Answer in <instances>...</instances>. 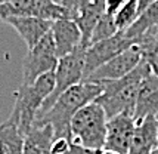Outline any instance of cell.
<instances>
[{
	"instance_id": "7a4b0ae2",
	"label": "cell",
	"mask_w": 158,
	"mask_h": 154,
	"mask_svg": "<svg viewBox=\"0 0 158 154\" xmlns=\"http://www.w3.org/2000/svg\"><path fill=\"white\" fill-rule=\"evenodd\" d=\"M149 73V65L142 61L135 70L123 79L99 83L102 84V93L98 96L95 102L102 107L108 119H112L123 113L135 114L140 83L143 77L148 76Z\"/></svg>"
},
{
	"instance_id": "ac0fdd59",
	"label": "cell",
	"mask_w": 158,
	"mask_h": 154,
	"mask_svg": "<svg viewBox=\"0 0 158 154\" xmlns=\"http://www.w3.org/2000/svg\"><path fill=\"white\" fill-rule=\"evenodd\" d=\"M139 14L140 12H139L138 0H127L126 5L123 6V9L114 16L118 31H126L133 22L138 19Z\"/></svg>"
},
{
	"instance_id": "9a60e30c",
	"label": "cell",
	"mask_w": 158,
	"mask_h": 154,
	"mask_svg": "<svg viewBox=\"0 0 158 154\" xmlns=\"http://www.w3.org/2000/svg\"><path fill=\"white\" fill-rule=\"evenodd\" d=\"M105 11H103V0H92L87 6L81 11V14L78 15L76 19V24L78 25L80 31L83 36L81 46L89 48L90 46V39H92V33L96 27L99 19L103 16Z\"/></svg>"
},
{
	"instance_id": "9c48e42d",
	"label": "cell",
	"mask_w": 158,
	"mask_h": 154,
	"mask_svg": "<svg viewBox=\"0 0 158 154\" xmlns=\"http://www.w3.org/2000/svg\"><path fill=\"white\" fill-rule=\"evenodd\" d=\"M135 127L136 120L130 113H123L112 119H108L105 150L117 154H129L131 139L135 135Z\"/></svg>"
},
{
	"instance_id": "e0dca14e",
	"label": "cell",
	"mask_w": 158,
	"mask_h": 154,
	"mask_svg": "<svg viewBox=\"0 0 158 154\" xmlns=\"http://www.w3.org/2000/svg\"><path fill=\"white\" fill-rule=\"evenodd\" d=\"M158 22V2H155L154 5L145 9L143 12H140L138 16V19L131 24L130 27L124 31V34L127 36L130 40L136 43L138 39H140L142 36L152 28Z\"/></svg>"
},
{
	"instance_id": "4fadbf2b",
	"label": "cell",
	"mask_w": 158,
	"mask_h": 154,
	"mask_svg": "<svg viewBox=\"0 0 158 154\" xmlns=\"http://www.w3.org/2000/svg\"><path fill=\"white\" fill-rule=\"evenodd\" d=\"M158 145V123L157 117H146L136 122L135 135L131 139L129 154H151Z\"/></svg>"
},
{
	"instance_id": "5bb4252c",
	"label": "cell",
	"mask_w": 158,
	"mask_h": 154,
	"mask_svg": "<svg viewBox=\"0 0 158 154\" xmlns=\"http://www.w3.org/2000/svg\"><path fill=\"white\" fill-rule=\"evenodd\" d=\"M55 130L49 123H34L24 136V154H52Z\"/></svg>"
},
{
	"instance_id": "7402d4cb",
	"label": "cell",
	"mask_w": 158,
	"mask_h": 154,
	"mask_svg": "<svg viewBox=\"0 0 158 154\" xmlns=\"http://www.w3.org/2000/svg\"><path fill=\"white\" fill-rule=\"evenodd\" d=\"M102 150H95V148H87L78 145L76 142H69V153L71 154H99Z\"/></svg>"
},
{
	"instance_id": "44dd1931",
	"label": "cell",
	"mask_w": 158,
	"mask_h": 154,
	"mask_svg": "<svg viewBox=\"0 0 158 154\" xmlns=\"http://www.w3.org/2000/svg\"><path fill=\"white\" fill-rule=\"evenodd\" d=\"M69 139H65V138H59V139H55L53 142V147H52V154H65L69 151Z\"/></svg>"
},
{
	"instance_id": "ffe728a7",
	"label": "cell",
	"mask_w": 158,
	"mask_h": 154,
	"mask_svg": "<svg viewBox=\"0 0 158 154\" xmlns=\"http://www.w3.org/2000/svg\"><path fill=\"white\" fill-rule=\"evenodd\" d=\"M127 0H103V11L106 15L115 16L123 9Z\"/></svg>"
},
{
	"instance_id": "4316f807",
	"label": "cell",
	"mask_w": 158,
	"mask_h": 154,
	"mask_svg": "<svg viewBox=\"0 0 158 154\" xmlns=\"http://www.w3.org/2000/svg\"><path fill=\"white\" fill-rule=\"evenodd\" d=\"M12 0H0V5H6V3H10Z\"/></svg>"
},
{
	"instance_id": "83f0119b",
	"label": "cell",
	"mask_w": 158,
	"mask_h": 154,
	"mask_svg": "<svg viewBox=\"0 0 158 154\" xmlns=\"http://www.w3.org/2000/svg\"><path fill=\"white\" fill-rule=\"evenodd\" d=\"M151 154H158V145H157V148H155V150H154Z\"/></svg>"
},
{
	"instance_id": "6da1fadb",
	"label": "cell",
	"mask_w": 158,
	"mask_h": 154,
	"mask_svg": "<svg viewBox=\"0 0 158 154\" xmlns=\"http://www.w3.org/2000/svg\"><path fill=\"white\" fill-rule=\"evenodd\" d=\"M102 93V84L83 80L65 91L56 99L48 113L35 119L34 123H49L55 130V138L71 141V120L83 107L95 102Z\"/></svg>"
},
{
	"instance_id": "277c9868",
	"label": "cell",
	"mask_w": 158,
	"mask_h": 154,
	"mask_svg": "<svg viewBox=\"0 0 158 154\" xmlns=\"http://www.w3.org/2000/svg\"><path fill=\"white\" fill-rule=\"evenodd\" d=\"M108 117L96 102L87 104L71 120V142L95 150L105 148Z\"/></svg>"
},
{
	"instance_id": "d6986e66",
	"label": "cell",
	"mask_w": 158,
	"mask_h": 154,
	"mask_svg": "<svg viewBox=\"0 0 158 154\" xmlns=\"http://www.w3.org/2000/svg\"><path fill=\"white\" fill-rule=\"evenodd\" d=\"M118 33V28L115 25V19L111 15L103 14V16L99 19V22L96 24V27L92 33V39H90V45L98 43L101 40H106L112 36H115Z\"/></svg>"
},
{
	"instance_id": "f546056e",
	"label": "cell",
	"mask_w": 158,
	"mask_h": 154,
	"mask_svg": "<svg viewBox=\"0 0 158 154\" xmlns=\"http://www.w3.org/2000/svg\"><path fill=\"white\" fill-rule=\"evenodd\" d=\"M157 123H158V116H157Z\"/></svg>"
},
{
	"instance_id": "30bf717a",
	"label": "cell",
	"mask_w": 158,
	"mask_h": 154,
	"mask_svg": "<svg viewBox=\"0 0 158 154\" xmlns=\"http://www.w3.org/2000/svg\"><path fill=\"white\" fill-rule=\"evenodd\" d=\"M151 116H158V76L149 73L140 83L133 117L140 122Z\"/></svg>"
},
{
	"instance_id": "cb8c5ba5",
	"label": "cell",
	"mask_w": 158,
	"mask_h": 154,
	"mask_svg": "<svg viewBox=\"0 0 158 154\" xmlns=\"http://www.w3.org/2000/svg\"><path fill=\"white\" fill-rule=\"evenodd\" d=\"M99 154H117V153H114V151H110V150H105V148H103Z\"/></svg>"
},
{
	"instance_id": "8fae6325",
	"label": "cell",
	"mask_w": 158,
	"mask_h": 154,
	"mask_svg": "<svg viewBox=\"0 0 158 154\" xmlns=\"http://www.w3.org/2000/svg\"><path fill=\"white\" fill-rule=\"evenodd\" d=\"M6 22L15 28V31L25 42L28 49L34 48L50 31L52 24H53L50 21L37 18V16H14V18L6 19Z\"/></svg>"
},
{
	"instance_id": "484cf974",
	"label": "cell",
	"mask_w": 158,
	"mask_h": 154,
	"mask_svg": "<svg viewBox=\"0 0 158 154\" xmlns=\"http://www.w3.org/2000/svg\"><path fill=\"white\" fill-rule=\"evenodd\" d=\"M0 154H6V150H5V147L0 144Z\"/></svg>"
},
{
	"instance_id": "5b68a950",
	"label": "cell",
	"mask_w": 158,
	"mask_h": 154,
	"mask_svg": "<svg viewBox=\"0 0 158 154\" xmlns=\"http://www.w3.org/2000/svg\"><path fill=\"white\" fill-rule=\"evenodd\" d=\"M86 49L87 48L80 46L74 52H71L69 55L59 58L56 70H55V79H56L55 91L52 92V95L43 102L40 111H39L35 119H39L44 113H48L50 110V107L53 105V102L65 91H68L69 88L81 83L84 80V56H86Z\"/></svg>"
},
{
	"instance_id": "52a82bcc",
	"label": "cell",
	"mask_w": 158,
	"mask_h": 154,
	"mask_svg": "<svg viewBox=\"0 0 158 154\" xmlns=\"http://www.w3.org/2000/svg\"><path fill=\"white\" fill-rule=\"evenodd\" d=\"M142 61H143V58H142V52L139 49V46L133 45L131 48L126 49L120 55L114 56L108 62H105L99 68H96L84 80L92 82V83L118 80V79H123L124 76H127L129 73H131Z\"/></svg>"
},
{
	"instance_id": "7c38bea8",
	"label": "cell",
	"mask_w": 158,
	"mask_h": 154,
	"mask_svg": "<svg viewBox=\"0 0 158 154\" xmlns=\"http://www.w3.org/2000/svg\"><path fill=\"white\" fill-rule=\"evenodd\" d=\"M50 33L53 36V40L56 45V55L58 58H62L65 55H69L77 48L81 46L83 36L76 21L62 19L52 24Z\"/></svg>"
},
{
	"instance_id": "8992f818",
	"label": "cell",
	"mask_w": 158,
	"mask_h": 154,
	"mask_svg": "<svg viewBox=\"0 0 158 154\" xmlns=\"http://www.w3.org/2000/svg\"><path fill=\"white\" fill-rule=\"evenodd\" d=\"M58 61L59 58L56 55L55 40L52 33L49 31L34 48L28 49L27 55L24 56L21 86H31L40 76L55 71Z\"/></svg>"
},
{
	"instance_id": "603a6c76",
	"label": "cell",
	"mask_w": 158,
	"mask_h": 154,
	"mask_svg": "<svg viewBox=\"0 0 158 154\" xmlns=\"http://www.w3.org/2000/svg\"><path fill=\"white\" fill-rule=\"evenodd\" d=\"M155 2L158 0H138V6H139V12H143L145 9H148V7L154 5Z\"/></svg>"
},
{
	"instance_id": "d4e9b609",
	"label": "cell",
	"mask_w": 158,
	"mask_h": 154,
	"mask_svg": "<svg viewBox=\"0 0 158 154\" xmlns=\"http://www.w3.org/2000/svg\"><path fill=\"white\" fill-rule=\"evenodd\" d=\"M48 2H52V3H56V5H62L64 0H48Z\"/></svg>"
},
{
	"instance_id": "ba28073f",
	"label": "cell",
	"mask_w": 158,
	"mask_h": 154,
	"mask_svg": "<svg viewBox=\"0 0 158 154\" xmlns=\"http://www.w3.org/2000/svg\"><path fill=\"white\" fill-rule=\"evenodd\" d=\"M133 45L136 43L124 34V31H118L115 36L106 40H101L90 45L86 49V56H84V79L101 65L112 59L114 56L120 55L126 49L131 48Z\"/></svg>"
},
{
	"instance_id": "f1b7e54d",
	"label": "cell",
	"mask_w": 158,
	"mask_h": 154,
	"mask_svg": "<svg viewBox=\"0 0 158 154\" xmlns=\"http://www.w3.org/2000/svg\"><path fill=\"white\" fill-rule=\"evenodd\" d=\"M65 154H71V153H69V151H68V153H65Z\"/></svg>"
},
{
	"instance_id": "2e32d148",
	"label": "cell",
	"mask_w": 158,
	"mask_h": 154,
	"mask_svg": "<svg viewBox=\"0 0 158 154\" xmlns=\"http://www.w3.org/2000/svg\"><path fill=\"white\" fill-rule=\"evenodd\" d=\"M0 144L5 147L6 154H24V136L12 117L0 123Z\"/></svg>"
},
{
	"instance_id": "3957f363",
	"label": "cell",
	"mask_w": 158,
	"mask_h": 154,
	"mask_svg": "<svg viewBox=\"0 0 158 154\" xmlns=\"http://www.w3.org/2000/svg\"><path fill=\"white\" fill-rule=\"evenodd\" d=\"M55 71H50L40 76L31 86H19L15 92L14 110L9 117L16 122L22 136L34 125L41 105L55 91Z\"/></svg>"
}]
</instances>
